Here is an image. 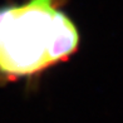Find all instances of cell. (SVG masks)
<instances>
[{
	"instance_id": "6da1fadb",
	"label": "cell",
	"mask_w": 123,
	"mask_h": 123,
	"mask_svg": "<svg viewBox=\"0 0 123 123\" xmlns=\"http://www.w3.org/2000/svg\"><path fill=\"white\" fill-rule=\"evenodd\" d=\"M64 0H25L0 6V75H35L78 49L80 35Z\"/></svg>"
}]
</instances>
